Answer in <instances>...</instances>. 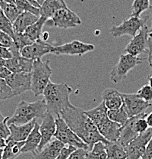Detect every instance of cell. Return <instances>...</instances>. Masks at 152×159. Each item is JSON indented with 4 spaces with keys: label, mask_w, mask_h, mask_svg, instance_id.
Returning a JSON list of instances; mask_svg holds the SVG:
<instances>
[{
    "label": "cell",
    "mask_w": 152,
    "mask_h": 159,
    "mask_svg": "<svg viewBox=\"0 0 152 159\" xmlns=\"http://www.w3.org/2000/svg\"><path fill=\"white\" fill-rule=\"evenodd\" d=\"M60 116L64 119L70 129L88 146V150L98 142L108 144L105 139L98 132L96 125L85 113L81 108L74 107L61 112Z\"/></svg>",
    "instance_id": "obj_1"
},
{
    "label": "cell",
    "mask_w": 152,
    "mask_h": 159,
    "mask_svg": "<svg viewBox=\"0 0 152 159\" xmlns=\"http://www.w3.org/2000/svg\"><path fill=\"white\" fill-rule=\"evenodd\" d=\"M72 89L66 83L56 84L50 81L42 95L46 101L47 111L53 116H60L61 112L74 107L69 100Z\"/></svg>",
    "instance_id": "obj_2"
},
{
    "label": "cell",
    "mask_w": 152,
    "mask_h": 159,
    "mask_svg": "<svg viewBox=\"0 0 152 159\" xmlns=\"http://www.w3.org/2000/svg\"><path fill=\"white\" fill-rule=\"evenodd\" d=\"M84 112L87 116L94 122L99 133L108 142H113L118 140L122 125L110 120L108 116V109L103 101L94 109Z\"/></svg>",
    "instance_id": "obj_3"
},
{
    "label": "cell",
    "mask_w": 152,
    "mask_h": 159,
    "mask_svg": "<svg viewBox=\"0 0 152 159\" xmlns=\"http://www.w3.org/2000/svg\"><path fill=\"white\" fill-rule=\"evenodd\" d=\"M46 101L44 99L35 102H26L22 100L16 107L12 116L8 119V125H24L38 118H44L47 113Z\"/></svg>",
    "instance_id": "obj_4"
},
{
    "label": "cell",
    "mask_w": 152,
    "mask_h": 159,
    "mask_svg": "<svg viewBox=\"0 0 152 159\" xmlns=\"http://www.w3.org/2000/svg\"><path fill=\"white\" fill-rule=\"evenodd\" d=\"M51 74L52 70L50 67L49 61L43 62L41 59L35 60L31 72V90L35 97L43 94L49 84Z\"/></svg>",
    "instance_id": "obj_5"
},
{
    "label": "cell",
    "mask_w": 152,
    "mask_h": 159,
    "mask_svg": "<svg viewBox=\"0 0 152 159\" xmlns=\"http://www.w3.org/2000/svg\"><path fill=\"white\" fill-rule=\"evenodd\" d=\"M56 130L55 138L60 141L61 143L68 146H72L76 148H82L88 150V146L81 140L78 135L68 127L64 119L61 116H57L56 119Z\"/></svg>",
    "instance_id": "obj_6"
},
{
    "label": "cell",
    "mask_w": 152,
    "mask_h": 159,
    "mask_svg": "<svg viewBox=\"0 0 152 159\" xmlns=\"http://www.w3.org/2000/svg\"><path fill=\"white\" fill-rule=\"evenodd\" d=\"M142 63V59L139 57H135L129 54L120 55L118 63L111 70L110 79L115 84L122 81L128 76L130 70Z\"/></svg>",
    "instance_id": "obj_7"
},
{
    "label": "cell",
    "mask_w": 152,
    "mask_h": 159,
    "mask_svg": "<svg viewBox=\"0 0 152 159\" xmlns=\"http://www.w3.org/2000/svg\"><path fill=\"white\" fill-rule=\"evenodd\" d=\"M148 16L145 19L137 17H130L129 19H125L119 25H113L110 29V34L114 38H119L123 35H129L134 38L145 25Z\"/></svg>",
    "instance_id": "obj_8"
},
{
    "label": "cell",
    "mask_w": 152,
    "mask_h": 159,
    "mask_svg": "<svg viewBox=\"0 0 152 159\" xmlns=\"http://www.w3.org/2000/svg\"><path fill=\"white\" fill-rule=\"evenodd\" d=\"M151 138V128H148L143 133L138 135L137 138L124 148L127 153V159H141L142 158L147 145Z\"/></svg>",
    "instance_id": "obj_9"
},
{
    "label": "cell",
    "mask_w": 152,
    "mask_h": 159,
    "mask_svg": "<svg viewBox=\"0 0 152 159\" xmlns=\"http://www.w3.org/2000/svg\"><path fill=\"white\" fill-rule=\"evenodd\" d=\"M95 49V48L93 44L75 40L69 43L54 47L51 54L56 55L82 56L87 53L93 51Z\"/></svg>",
    "instance_id": "obj_10"
},
{
    "label": "cell",
    "mask_w": 152,
    "mask_h": 159,
    "mask_svg": "<svg viewBox=\"0 0 152 159\" xmlns=\"http://www.w3.org/2000/svg\"><path fill=\"white\" fill-rule=\"evenodd\" d=\"M123 106L128 118L140 115L151 106V102H148L140 98L137 93H121Z\"/></svg>",
    "instance_id": "obj_11"
},
{
    "label": "cell",
    "mask_w": 152,
    "mask_h": 159,
    "mask_svg": "<svg viewBox=\"0 0 152 159\" xmlns=\"http://www.w3.org/2000/svg\"><path fill=\"white\" fill-rule=\"evenodd\" d=\"M149 38V29L148 26L145 25L127 44L125 51L127 54L135 57H138V55L142 53L147 52L148 50V41Z\"/></svg>",
    "instance_id": "obj_12"
},
{
    "label": "cell",
    "mask_w": 152,
    "mask_h": 159,
    "mask_svg": "<svg viewBox=\"0 0 152 159\" xmlns=\"http://www.w3.org/2000/svg\"><path fill=\"white\" fill-rule=\"evenodd\" d=\"M51 19L53 26L61 29L75 28L80 25L82 22L79 16L68 7L58 10Z\"/></svg>",
    "instance_id": "obj_13"
},
{
    "label": "cell",
    "mask_w": 152,
    "mask_h": 159,
    "mask_svg": "<svg viewBox=\"0 0 152 159\" xmlns=\"http://www.w3.org/2000/svg\"><path fill=\"white\" fill-rule=\"evenodd\" d=\"M31 73H15L10 74L6 81L14 96H19L31 90Z\"/></svg>",
    "instance_id": "obj_14"
},
{
    "label": "cell",
    "mask_w": 152,
    "mask_h": 159,
    "mask_svg": "<svg viewBox=\"0 0 152 159\" xmlns=\"http://www.w3.org/2000/svg\"><path fill=\"white\" fill-rule=\"evenodd\" d=\"M53 48L54 46L40 39L22 50L21 56L35 61L41 59L46 54H51Z\"/></svg>",
    "instance_id": "obj_15"
},
{
    "label": "cell",
    "mask_w": 152,
    "mask_h": 159,
    "mask_svg": "<svg viewBox=\"0 0 152 159\" xmlns=\"http://www.w3.org/2000/svg\"><path fill=\"white\" fill-rule=\"evenodd\" d=\"M56 130V119L52 114L47 112L42 119L39 126V132L41 134V142L38 146V152H40L45 146L51 142V139L55 136Z\"/></svg>",
    "instance_id": "obj_16"
},
{
    "label": "cell",
    "mask_w": 152,
    "mask_h": 159,
    "mask_svg": "<svg viewBox=\"0 0 152 159\" xmlns=\"http://www.w3.org/2000/svg\"><path fill=\"white\" fill-rule=\"evenodd\" d=\"M33 60L27 59L20 56L5 61V67L12 74L15 73H31L33 67Z\"/></svg>",
    "instance_id": "obj_17"
},
{
    "label": "cell",
    "mask_w": 152,
    "mask_h": 159,
    "mask_svg": "<svg viewBox=\"0 0 152 159\" xmlns=\"http://www.w3.org/2000/svg\"><path fill=\"white\" fill-rule=\"evenodd\" d=\"M36 122H37L36 119H35L24 125H15V124L10 125L9 126L10 135L6 141L25 142L34 128Z\"/></svg>",
    "instance_id": "obj_18"
},
{
    "label": "cell",
    "mask_w": 152,
    "mask_h": 159,
    "mask_svg": "<svg viewBox=\"0 0 152 159\" xmlns=\"http://www.w3.org/2000/svg\"><path fill=\"white\" fill-rule=\"evenodd\" d=\"M138 116L131 117L128 119L125 124L121 126L120 136L118 142L122 145V147H126L128 144L138 136V133L135 129V121Z\"/></svg>",
    "instance_id": "obj_19"
},
{
    "label": "cell",
    "mask_w": 152,
    "mask_h": 159,
    "mask_svg": "<svg viewBox=\"0 0 152 159\" xmlns=\"http://www.w3.org/2000/svg\"><path fill=\"white\" fill-rule=\"evenodd\" d=\"M102 101L108 110L119 109L123 105V99L121 93L114 88H107L101 94Z\"/></svg>",
    "instance_id": "obj_20"
},
{
    "label": "cell",
    "mask_w": 152,
    "mask_h": 159,
    "mask_svg": "<svg viewBox=\"0 0 152 159\" xmlns=\"http://www.w3.org/2000/svg\"><path fill=\"white\" fill-rule=\"evenodd\" d=\"M64 147V144L55 139L45 146L42 150L34 154L32 159H56Z\"/></svg>",
    "instance_id": "obj_21"
},
{
    "label": "cell",
    "mask_w": 152,
    "mask_h": 159,
    "mask_svg": "<svg viewBox=\"0 0 152 159\" xmlns=\"http://www.w3.org/2000/svg\"><path fill=\"white\" fill-rule=\"evenodd\" d=\"M40 125L37 122L32 130L31 133L25 141V145L22 149V153H32L33 155L38 152V146L41 142V134L39 132Z\"/></svg>",
    "instance_id": "obj_22"
},
{
    "label": "cell",
    "mask_w": 152,
    "mask_h": 159,
    "mask_svg": "<svg viewBox=\"0 0 152 159\" xmlns=\"http://www.w3.org/2000/svg\"><path fill=\"white\" fill-rule=\"evenodd\" d=\"M66 8L67 5L65 0H46L40 7V16L51 19L58 10Z\"/></svg>",
    "instance_id": "obj_23"
},
{
    "label": "cell",
    "mask_w": 152,
    "mask_h": 159,
    "mask_svg": "<svg viewBox=\"0 0 152 159\" xmlns=\"http://www.w3.org/2000/svg\"><path fill=\"white\" fill-rule=\"evenodd\" d=\"M39 17L36 15H33L30 12L21 13L19 17L16 19V21L12 23L13 29L15 32L24 33L25 31L38 21Z\"/></svg>",
    "instance_id": "obj_24"
},
{
    "label": "cell",
    "mask_w": 152,
    "mask_h": 159,
    "mask_svg": "<svg viewBox=\"0 0 152 159\" xmlns=\"http://www.w3.org/2000/svg\"><path fill=\"white\" fill-rule=\"evenodd\" d=\"M25 142L6 141V145L2 149V159H16L22 153Z\"/></svg>",
    "instance_id": "obj_25"
},
{
    "label": "cell",
    "mask_w": 152,
    "mask_h": 159,
    "mask_svg": "<svg viewBox=\"0 0 152 159\" xmlns=\"http://www.w3.org/2000/svg\"><path fill=\"white\" fill-rule=\"evenodd\" d=\"M47 21V19L40 16L39 19H38V21H36V23H34L33 25H32L31 26H29V27L25 31L24 33L32 41L35 42V41H36L37 40L41 39L42 29Z\"/></svg>",
    "instance_id": "obj_26"
},
{
    "label": "cell",
    "mask_w": 152,
    "mask_h": 159,
    "mask_svg": "<svg viewBox=\"0 0 152 159\" xmlns=\"http://www.w3.org/2000/svg\"><path fill=\"white\" fill-rule=\"evenodd\" d=\"M107 159H127L126 152L118 141L107 144Z\"/></svg>",
    "instance_id": "obj_27"
},
{
    "label": "cell",
    "mask_w": 152,
    "mask_h": 159,
    "mask_svg": "<svg viewBox=\"0 0 152 159\" xmlns=\"http://www.w3.org/2000/svg\"><path fill=\"white\" fill-rule=\"evenodd\" d=\"M0 9L12 23L14 22L19 15L22 13L15 3H8L2 0H0Z\"/></svg>",
    "instance_id": "obj_28"
},
{
    "label": "cell",
    "mask_w": 152,
    "mask_h": 159,
    "mask_svg": "<svg viewBox=\"0 0 152 159\" xmlns=\"http://www.w3.org/2000/svg\"><path fill=\"white\" fill-rule=\"evenodd\" d=\"M87 159H107V144L98 142L88 152Z\"/></svg>",
    "instance_id": "obj_29"
},
{
    "label": "cell",
    "mask_w": 152,
    "mask_h": 159,
    "mask_svg": "<svg viewBox=\"0 0 152 159\" xmlns=\"http://www.w3.org/2000/svg\"><path fill=\"white\" fill-rule=\"evenodd\" d=\"M108 116L110 120L117 122L121 125H124L125 122L128 121V118L127 112L125 111V107H120L119 109H115V110H108Z\"/></svg>",
    "instance_id": "obj_30"
},
{
    "label": "cell",
    "mask_w": 152,
    "mask_h": 159,
    "mask_svg": "<svg viewBox=\"0 0 152 159\" xmlns=\"http://www.w3.org/2000/svg\"><path fill=\"white\" fill-rule=\"evenodd\" d=\"M151 5L150 0H134L131 6V17L140 18L141 15L146 10H148Z\"/></svg>",
    "instance_id": "obj_31"
},
{
    "label": "cell",
    "mask_w": 152,
    "mask_h": 159,
    "mask_svg": "<svg viewBox=\"0 0 152 159\" xmlns=\"http://www.w3.org/2000/svg\"><path fill=\"white\" fill-rule=\"evenodd\" d=\"M15 4L22 12L27 11L40 17V9L33 6L32 3L29 0H16Z\"/></svg>",
    "instance_id": "obj_32"
},
{
    "label": "cell",
    "mask_w": 152,
    "mask_h": 159,
    "mask_svg": "<svg viewBox=\"0 0 152 159\" xmlns=\"http://www.w3.org/2000/svg\"><path fill=\"white\" fill-rule=\"evenodd\" d=\"M13 41H14V45L16 46V48L22 51V50L26 46L32 44L33 41H32L29 38L26 36L25 33H19L14 31V37H13Z\"/></svg>",
    "instance_id": "obj_33"
},
{
    "label": "cell",
    "mask_w": 152,
    "mask_h": 159,
    "mask_svg": "<svg viewBox=\"0 0 152 159\" xmlns=\"http://www.w3.org/2000/svg\"><path fill=\"white\" fill-rule=\"evenodd\" d=\"M0 30L9 34L12 39L14 37V29H13L12 23L5 16L1 9H0Z\"/></svg>",
    "instance_id": "obj_34"
},
{
    "label": "cell",
    "mask_w": 152,
    "mask_h": 159,
    "mask_svg": "<svg viewBox=\"0 0 152 159\" xmlns=\"http://www.w3.org/2000/svg\"><path fill=\"white\" fill-rule=\"evenodd\" d=\"M13 97L14 94L6 83V80L0 79V101L11 99Z\"/></svg>",
    "instance_id": "obj_35"
},
{
    "label": "cell",
    "mask_w": 152,
    "mask_h": 159,
    "mask_svg": "<svg viewBox=\"0 0 152 159\" xmlns=\"http://www.w3.org/2000/svg\"><path fill=\"white\" fill-rule=\"evenodd\" d=\"M9 118V116H3L0 112V137L6 140H7L10 135L9 128L7 123Z\"/></svg>",
    "instance_id": "obj_36"
},
{
    "label": "cell",
    "mask_w": 152,
    "mask_h": 159,
    "mask_svg": "<svg viewBox=\"0 0 152 159\" xmlns=\"http://www.w3.org/2000/svg\"><path fill=\"white\" fill-rule=\"evenodd\" d=\"M137 95L142 99L143 100L148 102H151L152 101V89L148 84L144 85L137 93Z\"/></svg>",
    "instance_id": "obj_37"
},
{
    "label": "cell",
    "mask_w": 152,
    "mask_h": 159,
    "mask_svg": "<svg viewBox=\"0 0 152 159\" xmlns=\"http://www.w3.org/2000/svg\"><path fill=\"white\" fill-rule=\"evenodd\" d=\"M14 44V41L11 36L0 30V46L10 48Z\"/></svg>",
    "instance_id": "obj_38"
},
{
    "label": "cell",
    "mask_w": 152,
    "mask_h": 159,
    "mask_svg": "<svg viewBox=\"0 0 152 159\" xmlns=\"http://www.w3.org/2000/svg\"><path fill=\"white\" fill-rule=\"evenodd\" d=\"M89 151L82 148H77L67 159H87Z\"/></svg>",
    "instance_id": "obj_39"
},
{
    "label": "cell",
    "mask_w": 152,
    "mask_h": 159,
    "mask_svg": "<svg viewBox=\"0 0 152 159\" xmlns=\"http://www.w3.org/2000/svg\"><path fill=\"white\" fill-rule=\"evenodd\" d=\"M76 149L77 148L72 146H65L64 148L61 149L59 155L56 157V159H67Z\"/></svg>",
    "instance_id": "obj_40"
},
{
    "label": "cell",
    "mask_w": 152,
    "mask_h": 159,
    "mask_svg": "<svg viewBox=\"0 0 152 159\" xmlns=\"http://www.w3.org/2000/svg\"><path fill=\"white\" fill-rule=\"evenodd\" d=\"M0 57L6 61V60L12 58L13 55L9 48L0 46Z\"/></svg>",
    "instance_id": "obj_41"
},
{
    "label": "cell",
    "mask_w": 152,
    "mask_h": 159,
    "mask_svg": "<svg viewBox=\"0 0 152 159\" xmlns=\"http://www.w3.org/2000/svg\"><path fill=\"white\" fill-rule=\"evenodd\" d=\"M141 159H152V138L147 145L145 153Z\"/></svg>",
    "instance_id": "obj_42"
},
{
    "label": "cell",
    "mask_w": 152,
    "mask_h": 159,
    "mask_svg": "<svg viewBox=\"0 0 152 159\" xmlns=\"http://www.w3.org/2000/svg\"><path fill=\"white\" fill-rule=\"evenodd\" d=\"M148 64H149L150 67H151V75H152V41L151 38H149L148 41Z\"/></svg>",
    "instance_id": "obj_43"
},
{
    "label": "cell",
    "mask_w": 152,
    "mask_h": 159,
    "mask_svg": "<svg viewBox=\"0 0 152 159\" xmlns=\"http://www.w3.org/2000/svg\"><path fill=\"white\" fill-rule=\"evenodd\" d=\"M11 74L12 73L6 67H2L0 68V79L6 80Z\"/></svg>",
    "instance_id": "obj_44"
},
{
    "label": "cell",
    "mask_w": 152,
    "mask_h": 159,
    "mask_svg": "<svg viewBox=\"0 0 152 159\" xmlns=\"http://www.w3.org/2000/svg\"><path fill=\"white\" fill-rule=\"evenodd\" d=\"M146 121L149 128L152 129V112H151L150 114H148V116H146Z\"/></svg>",
    "instance_id": "obj_45"
},
{
    "label": "cell",
    "mask_w": 152,
    "mask_h": 159,
    "mask_svg": "<svg viewBox=\"0 0 152 159\" xmlns=\"http://www.w3.org/2000/svg\"><path fill=\"white\" fill-rule=\"evenodd\" d=\"M149 10V14H150V19H151V28L149 29V35L150 37L152 36V5L150 6V8L148 9Z\"/></svg>",
    "instance_id": "obj_46"
},
{
    "label": "cell",
    "mask_w": 152,
    "mask_h": 159,
    "mask_svg": "<svg viewBox=\"0 0 152 159\" xmlns=\"http://www.w3.org/2000/svg\"><path fill=\"white\" fill-rule=\"evenodd\" d=\"M6 145V140L0 137V149H3Z\"/></svg>",
    "instance_id": "obj_47"
},
{
    "label": "cell",
    "mask_w": 152,
    "mask_h": 159,
    "mask_svg": "<svg viewBox=\"0 0 152 159\" xmlns=\"http://www.w3.org/2000/svg\"><path fill=\"white\" fill-rule=\"evenodd\" d=\"M148 85L151 87V88L152 89V75L150 74L148 77Z\"/></svg>",
    "instance_id": "obj_48"
},
{
    "label": "cell",
    "mask_w": 152,
    "mask_h": 159,
    "mask_svg": "<svg viewBox=\"0 0 152 159\" xmlns=\"http://www.w3.org/2000/svg\"><path fill=\"white\" fill-rule=\"evenodd\" d=\"M2 67H5V60L2 59L1 57H0V68Z\"/></svg>",
    "instance_id": "obj_49"
},
{
    "label": "cell",
    "mask_w": 152,
    "mask_h": 159,
    "mask_svg": "<svg viewBox=\"0 0 152 159\" xmlns=\"http://www.w3.org/2000/svg\"><path fill=\"white\" fill-rule=\"evenodd\" d=\"M36 1L37 2V3L39 5L40 7H41V6L43 4V3H44V2L46 1V0H36Z\"/></svg>",
    "instance_id": "obj_50"
},
{
    "label": "cell",
    "mask_w": 152,
    "mask_h": 159,
    "mask_svg": "<svg viewBox=\"0 0 152 159\" xmlns=\"http://www.w3.org/2000/svg\"><path fill=\"white\" fill-rule=\"evenodd\" d=\"M2 1L6 2H8V3H15L16 0H2Z\"/></svg>",
    "instance_id": "obj_51"
},
{
    "label": "cell",
    "mask_w": 152,
    "mask_h": 159,
    "mask_svg": "<svg viewBox=\"0 0 152 159\" xmlns=\"http://www.w3.org/2000/svg\"><path fill=\"white\" fill-rule=\"evenodd\" d=\"M2 149H0V159H2Z\"/></svg>",
    "instance_id": "obj_52"
}]
</instances>
